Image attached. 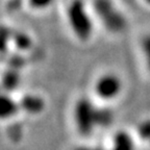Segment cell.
I'll return each mask as SVG.
<instances>
[{
  "label": "cell",
  "mask_w": 150,
  "mask_h": 150,
  "mask_svg": "<svg viewBox=\"0 0 150 150\" xmlns=\"http://www.w3.org/2000/svg\"><path fill=\"white\" fill-rule=\"evenodd\" d=\"M68 20L72 30L79 39H89L93 26L84 4L80 0H73L70 3L68 7Z\"/></svg>",
  "instance_id": "obj_1"
},
{
  "label": "cell",
  "mask_w": 150,
  "mask_h": 150,
  "mask_svg": "<svg viewBox=\"0 0 150 150\" xmlns=\"http://www.w3.org/2000/svg\"><path fill=\"white\" fill-rule=\"evenodd\" d=\"M96 108L88 99H80L75 105V122L80 134L87 137L93 132L96 127V119H95Z\"/></svg>",
  "instance_id": "obj_2"
},
{
  "label": "cell",
  "mask_w": 150,
  "mask_h": 150,
  "mask_svg": "<svg viewBox=\"0 0 150 150\" xmlns=\"http://www.w3.org/2000/svg\"><path fill=\"white\" fill-rule=\"evenodd\" d=\"M96 14L110 31H120L125 27V20L108 0H95Z\"/></svg>",
  "instance_id": "obj_3"
},
{
  "label": "cell",
  "mask_w": 150,
  "mask_h": 150,
  "mask_svg": "<svg viewBox=\"0 0 150 150\" xmlns=\"http://www.w3.org/2000/svg\"><path fill=\"white\" fill-rule=\"evenodd\" d=\"M121 80L118 76L106 74L100 77L96 82V94L103 99H112L116 97L121 91Z\"/></svg>",
  "instance_id": "obj_4"
},
{
  "label": "cell",
  "mask_w": 150,
  "mask_h": 150,
  "mask_svg": "<svg viewBox=\"0 0 150 150\" xmlns=\"http://www.w3.org/2000/svg\"><path fill=\"white\" fill-rule=\"evenodd\" d=\"M20 108L29 114H38L44 110V101L35 95H26L20 102Z\"/></svg>",
  "instance_id": "obj_5"
},
{
  "label": "cell",
  "mask_w": 150,
  "mask_h": 150,
  "mask_svg": "<svg viewBox=\"0 0 150 150\" xmlns=\"http://www.w3.org/2000/svg\"><path fill=\"white\" fill-rule=\"evenodd\" d=\"M19 105L11 97L0 94V120L9 119L18 112Z\"/></svg>",
  "instance_id": "obj_6"
},
{
  "label": "cell",
  "mask_w": 150,
  "mask_h": 150,
  "mask_svg": "<svg viewBox=\"0 0 150 150\" xmlns=\"http://www.w3.org/2000/svg\"><path fill=\"white\" fill-rule=\"evenodd\" d=\"M112 150H134V141L127 132L119 131L114 138Z\"/></svg>",
  "instance_id": "obj_7"
},
{
  "label": "cell",
  "mask_w": 150,
  "mask_h": 150,
  "mask_svg": "<svg viewBox=\"0 0 150 150\" xmlns=\"http://www.w3.org/2000/svg\"><path fill=\"white\" fill-rule=\"evenodd\" d=\"M19 82H20V75L18 73V70L9 69L3 74L0 87L1 89H4L6 91H13L19 86Z\"/></svg>",
  "instance_id": "obj_8"
},
{
  "label": "cell",
  "mask_w": 150,
  "mask_h": 150,
  "mask_svg": "<svg viewBox=\"0 0 150 150\" xmlns=\"http://www.w3.org/2000/svg\"><path fill=\"white\" fill-rule=\"evenodd\" d=\"M95 119H96V126H108L112 123L114 116L112 112L108 110H97L95 112Z\"/></svg>",
  "instance_id": "obj_9"
},
{
  "label": "cell",
  "mask_w": 150,
  "mask_h": 150,
  "mask_svg": "<svg viewBox=\"0 0 150 150\" xmlns=\"http://www.w3.org/2000/svg\"><path fill=\"white\" fill-rule=\"evenodd\" d=\"M13 40L15 41V44L18 48L20 49H27L29 48L31 45L30 39L28 38V35H26L23 33H16L12 35Z\"/></svg>",
  "instance_id": "obj_10"
},
{
  "label": "cell",
  "mask_w": 150,
  "mask_h": 150,
  "mask_svg": "<svg viewBox=\"0 0 150 150\" xmlns=\"http://www.w3.org/2000/svg\"><path fill=\"white\" fill-rule=\"evenodd\" d=\"M11 38H12V33H11L9 29L0 26V52L5 51L7 43H8Z\"/></svg>",
  "instance_id": "obj_11"
},
{
  "label": "cell",
  "mask_w": 150,
  "mask_h": 150,
  "mask_svg": "<svg viewBox=\"0 0 150 150\" xmlns=\"http://www.w3.org/2000/svg\"><path fill=\"white\" fill-rule=\"evenodd\" d=\"M28 2L30 4L31 7L35 9H43L46 8L47 6H49L53 0H28Z\"/></svg>",
  "instance_id": "obj_12"
},
{
  "label": "cell",
  "mask_w": 150,
  "mask_h": 150,
  "mask_svg": "<svg viewBox=\"0 0 150 150\" xmlns=\"http://www.w3.org/2000/svg\"><path fill=\"white\" fill-rule=\"evenodd\" d=\"M143 51H144V54H145L148 68H149V70H150V35L144 38V40H143Z\"/></svg>",
  "instance_id": "obj_13"
},
{
  "label": "cell",
  "mask_w": 150,
  "mask_h": 150,
  "mask_svg": "<svg viewBox=\"0 0 150 150\" xmlns=\"http://www.w3.org/2000/svg\"><path fill=\"white\" fill-rule=\"evenodd\" d=\"M139 132L143 138L149 139L150 138V120L144 122L139 128Z\"/></svg>",
  "instance_id": "obj_14"
},
{
  "label": "cell",
  "mask_w": 150,
  "mask_h": 150,
  "mask_svg": "<svg viewBox=\"0 0 150 150\" xmlns=\"http://www.w3.org/2000/svg\"><path fill=\"white\" fill-rule=\"evenodd\" d=\"M75 150H102V149H99V148H91V147H79V148H76Z\"/></svg>",
  "instance_id": "obj_15"
},
{
  "label": "cell",
  "mask_w": 150,
  "mask_h": 150,
  "mask_svg": "<svg viewBox=\"0 0 150 150\" xmlns=\"http://www.w3.org/2000/svg\"><path fill=\"white\" fill-rule=\"evenodd\" d=\"M146 2H147V3H149V4H150V0H146Z\"/></svg>",
  "instance_id": "obj_16"
},
{
  "label": "cell",
  "mask_w": 150,
  "mask_h": 150,
  "mask_svg": "<svg viewBox=\"0 0 150 150\" xmlns=\"http://www.w3.org/2000/svg\"><path fill=\"white\" fill-rule=\"evenodd\" d=\"M0 94H1V87H0Z\"/></svg>",
  "instance_id": "obj_17"
}]
</instances>
